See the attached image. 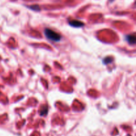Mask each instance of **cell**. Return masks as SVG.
Here are the masks:
<instances>
[{"label":"cell","instance_id":"6da1fadb","mask_svg":"<svg viewBox=\"0 0 136 136\" xmlns=\"http://www.w3.org/2000/svg\"><path fill=\"white\" fill-rule=\"evenodd\" d=\"M45 35L48 39L54 41H59L61 39V36L58 33L48 28L45 30Z\"/></svg>","mask_w":136,"mask_h":136},{"label":"cell","instance_id":"7a4b0ae2","mask_svg":"<svg viewBox=\"0 0 136 136\" xmlns=\"http://www.w3.org/2000/svg\"><path fill=\"white\" fill-rule=\"evenodd\" d=\"M69 25L74 27H81L84 26V24L81 21H78V20H72V21H69Z\"/></svg>","mask_w":136,"mask_h":136},{"label":"cell","instance_id":"3957f363","mask_svg":"<svg viewBox=\"0 0 136 136\" xmlns=\"http://www.w3.org/2000/svg\"><path fill=\"white\" fill-rule=\"evenodd\" d=\"M126 40L129 44L133 45L135 44L136 37L134 35H128L126 36Z\"/></svg>","mask_w":136,"mask_h":136},{"label":"cell","instance_id":"277c9868","mask_svg":"<svg viewBox=\"0 0 136 136\" xmlns=\"http://www.w3.org/2000/svg\"><path fill=\"white\" fill-rule=\"evenodd\" d=\"M47 113H48V107H47V106H45V107H44V108H42V109L41 110V113H40V115H41V116H43V115L47 114Z\"/></svg>","mask_w":136,"mask_h":136},{"label":"cell","instance_id":"5b68a950","mask_svg":"<svg viewBox=\"0 0 136 136\" xmlns=\"http://www.w3.org/2000/svg\"><path fill=\"white\" fill-rule=\"evenodd\" d=\"M112 61L113 59H112L111 58H106L104 59L103 62H104V63H105V64H108V63H110V62H112Z\"/></svg>","mask_w":136,"mask_h":136}]
</instances>
